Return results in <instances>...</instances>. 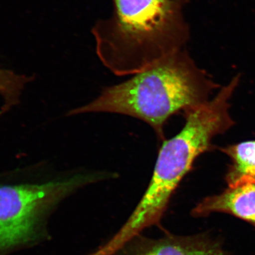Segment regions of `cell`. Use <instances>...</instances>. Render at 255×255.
I'll return each mask as SVG.
<instances>
[{
    "label": "cell",
    "instance_id": "obj_5",
    "mask_svg": "<svg viewBox=\"0 0 255 255\" xmlns=\"http://www.w3.org/2000/svg\"><path fill=\"white\" fill-rule=\"evenodd\" d=\"M110 255H228L221 242L209 234L152 238L142 233L128 240Z\"/></svg>",
    "mask_w": 255,
    "mask_h": 255
},
{
    "label": "cell",
    "instance_id": "obj_6",
    "mask_svg": "<svg viewBox=\"0 0 255 255\" xmlns=\"http://www.w3.org/2000/svg\"><path fill=\"white\" fill-rule=\"evenodd\" d=\"M224 213L251 223L255 227V181L247 179L228 186L221 194L208 196L194 208V217Z\"/></svg>",
    "mask_w": 255,
    "mask_h": 255
},
{
    "label": "cell",
    "instance_id": "obj_2",
    "mask_svg": "<svg viewBox=\"0 0 255 255\" xmlns=\"http://www.w3.org/2000/svg\"><path fill=\"white\" fill-rule=\"evenodd\" d=\"M218 87L187 52L179 50L128 81L106 87L95 100L68 115L103 112L129 116L148 124L162 140L169 117L206 103Z\"/></svg>",
    "mask_w": 255,
    "mask_h": 255
},
{
    "label": "cell",
    "instance_id": "obj_1",
    "mask_svg": "<svg viewBox=\"0 0 255 255\" xmlns=\"http://www.w3.org/2000/svg\"><path fill=\"white\" fill-rule=\"evenodd\" d=\"M110 17L92 26L96 53L117 76L136 75L182 50L189 28L187 0H112Z\"/></svg>",
    "mask_w": 255,
    "mask_h": 255
},
{
    "label": "cell",
    "instance_id": "obj_4",
    "mask_svg": "<svg viewBox=\"0 0 255 255\" xmlns=\"http://www.w3.org/2000/svg\"><path fill=\"white\" fill-rule=\"evenodd\" d=\"M116 177L100 171L39 184L1 186L0 255L46 239L48 218L65 199L87 186Z\"/></svg>",
    "mask_w": 255,
    "mask_h": 255
},
{
    "label": "cell",
    "instance_id": "obj_8",
    "mask_svg": "<svg viewBox=\"0 0 255 255\" xmlns=\"http://www.w3.org/2000/svg\"><path fill=\"white\" fill-rule=\"evenodd\" d=\"M31 80V78L25 75L0 69V95L4 99L3 109L5 111L18 103L23 87Z\"/></svg>",
    "mask_w": 255,
    "mask_h": 255
},
{
    "label": "cell",
    "instance_id": "obj_7",
    "mask_svg": "<svg viewBox=\"0 0 255 255\" xmlns=\"http://www.w3.org/2000/svg\"><path fill=\"white\" fill-rule=\"evenodd\" d=\"M231 158L226 181L228 186L247 179L255 181V140H248L221 148Z\"/></svg>",
    "mask_w": 255,
    "mask_h": 255
},
{
    "label": "cell",
    "instance_id": "obj_3",
    "mask_svg": "<svg viewBox=\"0 0 255 255\" xmlns=\"http://www.w3.org/2000/svg\"><path fill=\"white\" fill-rule=\"evenodd\" d=\"M240 82L235 77L213 100L184 113L186 123L159 149L148 187L127 222L114 235L117 246L152 226H158L171 198L201 154L212 148L213 138L233 127L230 100Z\"/></svg>",
    "mask_w": 255,
    "mask_h": 255
}]
</instances>
